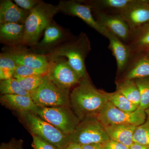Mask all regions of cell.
Returning <instances> with one entry per match:
<instances>
[{
	"label": "cell",
	"instance_id": "obj_20",
	"mask_svg": "<svg viewBox=\"0 0 149 149\" xmlns=\"http://www.w3.org/2000/svg\"><path fill=\"white\" fill-rule=\"evenodd\" d=\"M123 74L120 79L135 80L149 77V58L146 54L135 56Z\"/></svg>",
	"mask_w": 149,
	"mask_h": 149
},
{
	"label": "cell",
	"instance_id": "obj_18",
	"mask_svg": "<svg viewBox=\"0 0 149 149\" xmlns=\"http://www.w3.org/2000/svg\"><path fill=\"white\" fill-rule=\"evenodd\" d=\"M1 103L18 113L29 112L36 114L37 106L31 96L19 95H1Z\"/></svg>",
	"mask_w": 149,
	"mask_h": 149
},
{
	"label": "cell",
	"instance_id": "obj_27",
	"mask_svg": "<svg viewBox=\"0 0 149 149\" xmlns=\"http://www.w3.org/2000/svg\"><path fill=\"white\" fill-rule=\"evenodd\" d=\"M45 76V75H34L29 77H13L17 79L23 89L31 94L42 83Z\"/></svg>",
	"mask_w": 149,
	"mask_h": 149
},
{
	"label": "cell",
	"instance_id": "obj_30",
	"mask_svg": "<svg viewBox=\"0 0 149 149\" xmlns=\"http://www.w3.org/2000/svg\"><path fill=\"white\" fill-rule=\"evenodd\" d=\"M17 64L6 53L0 54V69L9 70L15 72Z\"/></svg>",
	"mask_w": 149,
	"mask_h": 149
},
{
	"label": "cell",
	"instance_id": "obj_29",
	"mask_svg": "<svg viewBox=\"0 0 149 149\" xmlns=\"http://www.w3.org/2000/svg\"><path fill=\"white\" fill-rule=\"evenodd\" d=\"M48 70L37 69L17 64L15 71L13 77H29L34 75H45L47 73Z\"/></svg>",
	"mask_w": 149,
	"mask_h": 149
},
{
	"label": "cell",
	"instance_id": "obj_10",
	"mask_svg": "<svg viewBox=\"0 0 149 149\" xmlns=\"http://www.w3.org/2000/svg\"><path fill=\"white\" fill-rule=\"evenodd\" d=\"M73 37L69 31L53 20L44 31L42 39L31 48L35 53L47 55Z\"/></svg>",
	"mask_w": 149,
	"mask_h": 149
},
{
	"label": "cell",
	"instance_id": "obj_21",
	"mask_svg": "<svg viewBox=\"0 0 149 149\" xmlns=\"http://www.w3.org/2000/svg\"><path fill=\"white\" fill-rule=\"evenodd\" d=\"M128 45L135 56L149 49V22L133 30Z\"/></svg>",
	"mask_w": 149,
	"mask_h": 149
},
{
	"label": "cell",
	"instance_id": "obj_36",
	"mask_svg": "<svg viewBox=\"0 0 149 149\" xmlns=\"http://www.w3.org/2000/svg\"><path fill=\"white\" fill-rule=\"evenodd\" d=\"M65 149H83L82 146L76 143L70 142Z\"/></svg>",
	"mask_w": 149,
	"mask_h": 149
},
{
	"label": "cell",
	"instance_id": "obj_8",
	"mask_svg": "<svg viewBox=\"0 0 149 149\" xmlns=\"http://www.w3.org/2000/svg\"><path fill=\"white\" fill-rule=\"evenodd\" d=\"M69 137L70 142L81 146L104 144L110 140L105 128L95 117L81 120Z\"/></svg>",
	"mask_w": 149,
	"mask_h": 149
},
{
	"label": "cell",
	"instance_id": "obj_39",
	"mask_svg": "<svg viewBox=\"0 0 149 149\" xmlns=\"http://www.w3.org/2000/svg\"><path fill=\"white\" fill-rule=\"evenodd\" d=\"M145 53L146 54V55L148 56V57L149 58V49L148 50V51H146V52Z\"/></svg>",
	"mask_w": 149,
	"mask_h": 149
},
{
	"label": "cell",
	"instance_id": "obj_7",
	"mask_svg": "<svg viewBox=\"0 0 149 149\" xmlns=\"http://www.w3.org/2000/svg\"><path fill=\"white\" fill-rule=\"evenodd\" d=\"M95 118L104 127L118 125L137 127L146 122L147 115L145 110L139 108L131 112L123 111L108 102Z\"/></svg>",
	"mask_w": 149,
	"mask_h": 149
},
{
	"label": "cell",
	"instance_id": "obj_23",
	"mask_svg": "<svg viewBox=\"0 0 149 149\" xmlns=\"http://www.w3.org/2000/svg\"><path fill=\"white\" fill-rule=\"evenodd\" d=\"M116 91L125 96L128 100L139 107L140 94L135 80L119 79L116 82Z\"/></svg>",
	"mask_w": 149,
	"mask_h": 149
},
{
	"label": "cell",
	"instance_id": "obj_34",
	"mask_svg": "<svg viewBox=\"0 0 149 149\" xmlns=\"http://www.w3.org/2000/svg\"><path fill=\"white\" fill-rule=\"evenodd\" d=\"M105 149H129V147L124 144L110 139L104 144Z\"/></svg>",
	"mask_w": 149,
	"mask_h": 149
},
{
	"label": "cell",
	"instance_id": "obj_31",
	"mask_svg": "<svg viewBox=\"0 0 149 149\" xmlns=\"http://www.w3.org/2000/svg\"><path fill=\"white\" fill-rule=\"evenodd\" d=\"M33 138L32 146L34 149H58L53 145L35 135H32Z\"/></svg>",
	"mask_w": 149,
	"mask_h": 149
},
{
	"label": "cell",
	"instance_id": "obj_5",
	"mask_svg": "<svg viewBox=\"0 0 149 149\" xmlns=\"http://www.w3.org/2000/svg\"><path fill=\"white\" fill-rule=\"evenodd\" d=\"M36 114L68 136L80 122L69 107L38 106Z\"/></svg>",
	"mask_w": 149,
	"mask_h": 149
},
{
	"label": "cell",
	"instance_id": "obj_19",
	"mask_svg": "<svg viewBox=\"0 0 149 149\" xmlns=\"http://www.w3.org/2000/svg\"><path fill=\"white\" fill-rule=\"evenodd\" d=\"M24 32V24L14 23L0 24V42L8 47L21 45Z\"/></svg>",
	"mask_w": 149,
	"mask_h": 149
},
{
	"label": "cell",
	"instance_id": "obj_4",
	"mask_svg": "<svg viewBox=\"0 0 149 149\" xmlns=\"http://www.w3.org/2000/svg\"><path fill=\"white\" fill-rule=\"evenodd\" d=\"M32 135L40 137L58 149H65L70 143L67 136L50 123L32 113H18Z\"/></svg>",
	"mask_w": 149,
	"mask_h": 149
},
{
	"label": "cell",
	"instance_id": "obj_28",
	"mask_svg": "<svg viewBox=\"0 0 149 149\" xmlns=\"http://www.w3.org/2000/svg\"><path fill=\"white\" fill-rule=\"evenodd\" d=\"M133 143L149 148V120L136 127L133 138Z\"/></svg>",
	"mask_w": 149,
	"mask_h": 149
},
{
	"label": "cell",
	"instance_id": "obj_33",
	"mask_svg": "<svg viewBox=\"0 0 149 149\" xmlns=\"http://www.w3.org/2000/svg\"><path fill=\"white\" fill-rule=\"evenodd\" d=\"M0 149H23V142L13 139L8 143H2Z\"/></svg>",
	"mask_w": 149,
	"mask_h": 149
},
{
	"label": "cell",
	"instance_id": "obj_17",
	"mask_svg": "<svg viewBox=\"0 0 149 149\" xmlns=\"http://www.w3.org/2000/svg\"><path fill=\"white\" fill-rule=\"evenodd\" d=\"M30 11L24 10L10 0L0 2V24L7 23L24 24Z\"/></svg>",
	"mask_w": 149,
	"mask_h": 149
},
{
	"label": "cell",
	"instance_id": "obj_37",
	"mask_svg": "<svg viewBox=\"0 0 149 149\" xmlns=\"http://www.w3.org/2000/svg\"><path fill=\"white\" fill-rule=\"evenodd\" d=\"M129 149H149V148L148 147L134 143L129 147Z\"/></svg>",
	"mask_w": 149,
	"mask_h": 149
},
{
	"label": "cell",
	"instance_id": "obj_9",
	"mask_svg": "<svg viewBox=\"0 0 149 149\" xmlns=\"http://www.w3.org/2000/svg\"><path fill=\"white\" fill-rule=\"evenodd\" d=\"M47 58L49 65L47 76L49 80L61 88L69 90L80 83L82 78L65 58Z\"/></svg>",
	"mask_w": 149,
	"mask_h": 149
},
{
	"label": "cell",
	"instance_id": "obj_22",
	"mask_svg": "<svg viewBox=\"0 0 149 149\" xmlns=\"http://www.w3.org/2000/svg\"><path fill=\"white\" fill-rule=\"evenodd\" d=\"M110 139L130 147L133 143V138L136 126L118 125L104 127Z\"/></svg>",
	"mask_w": 149,
	"mask_h": 149
},
{
	"label": "cell",
	"instance_id": "obj_14",
	"mask_svg": "<svg viewBox=\"0 0 149 149\" xmlns=\"http://www.w3.org/2000/svg\"><path fill=\"white\" fill-rule=\"evenodd\" d=\"M107 38L109 41V48L116 60L118 73H123L133 61L135 56L128 45L123 42L111 33L109 32Z\"/></svg>",
	"mask_w": 149,
	"mask_h": 149
},
{
	"label": "cell",
	"instance_id": "obj_24",
	"mask_svg": "<svg viewBox=\"0 0 149 149\" xmlns=\"http://www.w3.org/2000/svg\"><path fill=\"white\" fill-rule=\"evenodd\" d=\"M104 93L108 102L121 110L131 112L139 108V107L132 103L125 96L117 91L112 93L104 91Z\"/></svg>",
	"mask_w": 149,
	"mask_h": 149
},
{
	"label": "cell",
	"instance_id": "obj_1",
	"mask_svg": "<svg viewBox=\"0 0 149 149\" xmlns=\"http://www.w3.org/2000/svg\"><path fill=\"white\" fill-rule=\"evenodd\" d=\"M70 100L72 111L80 121L96 117L108 102L104 91L95 88L88 76L72 88Z\"/></svg>",
	"mask_w": 149,
	"mask_h": 149
},
{
	"label": "cell",
	"instance_id": "obj_3",
	"mask_svg": "<svg viewBox=\"0 0 149 149\" xmlns=\"http://www.w3.org/2000/svg\"><path fill=\"white\" fill-rule=\"evenodd\" d=\"M59 12L57 5L42 1L30 11L24 23V32L22 45L32 47L38 43L41 35Z\"/></svg>",
	"mask_w": 149,
	"mask_h": 149
},
{
	"label": "cell",
	"instance_id": "obj_38",
	"mask_svg": "<svg viewBox=\"0 0 149 149\" xmlns=\"http://www.w3.org/2000/svg\"><path fill=\"white\" fill-rule=\"evenodd\" d=\"M147 115V120H149V108L145 110Z\"/></svg>",
	"mask_w": 149,
	"mask_h": 149
},
{
	"label": "cell",
	"instance_id": "obj_16",
	"mask_svg": "<svg viewBox=\"0 0 149 149\" xmlns=\"http://www.w3.org/2000/svg\"><path fill=\"white\" fill-rule=\"evenodd\" d=\"M120 15L133 31L149 22V1L141 0Z\"/></svg>",
	"mask_w": 149,
	"mask_h": 149
},
{
	"label": "cell",
	"instance_id": "obj_11",
	"mask_svg": "<svg viewBox=\"0 0 149 149\" xmlns=\"http://www.w3.org/2000/svg\"><path fill=\"white\" fill-rule=\"evenodd\" d=\"M57 6L59 11L66 15L77 17L101 35L107 37L109 32L96 21L91 7L83 1L62 0Z\"/></svg>",
	"mask_w": 149,
	"mask_h": 149
},
{
	"label": "cell",
	"instance_id": "obj_15",
	"mask_svg": "<svg viewBox=\"0 0 149 149\" xmlns=\"http://www.w3.org/2000/svg\"><path fill=\"white\" fill-rule=\"evenodd\" d=\"M141 0H90L83 1L91 7L92 12L109 14H121Z\"/></svg>",
	"mask_w": 149,
	"mask_h": 149
},
{
	"label": "cell",
	"instance_id": "obj_35",
	"mask_svg": "<svg viewBox=\"0 0 149 149\" xmlns=\"http://www.w3.org/2000/svg\"><path fill=\"white\" fill-rule=\"evenodd\" d=\"M83 149H105L104 144H91L82 146Z\"/></svg>",
	"mask_w": 149,
	"mask_h": 149
},
{
	"label": "cell",
	"instance_id": "obj_26",
	"mask_svg": "<svg viewBox=\"0 0 149 149\" xmlns=\"http://www.w3.org/2000/svg\"><path fill=\"white\" fill-rule=\"evenodd\" d=\"M134 80L140 94V102L139 108L146 110L149 108V77Z\"/></svg>",
	"mask_w": 149,
	"mask_h": 149
},
{
	"label": "cell",
	"instance_id": "obj_2",
	"mask_svg": "<svg viewBox=\"0 0 149 149\" xmlns=\"http://www.w3.org/2000/svg\"><path fill=\"white\" fill-rule=\"evenodd\" d=\"M91 50L88 35L81 32L46 56L48 58H65L72 69L83 78L88 76L85 60Z\"/></svg>",
	"mask_w": 149,
	"mask_h": 149
},
{
	"label": "cell",
	"instance_id": "obj_6",
	"mask_svg": "<svg viewBox=\"0 0 149 149\" xmlns=\"http://www.w3.org/2000/svg\"><path fill=\"white\" fill-rule=\"evenodd\" d=\"M70 90L65 89L52 82L45 75L44 81L36 91L31 94V98L37 106L70 107Z\"/></svg>",
	"mask_w": 149,
	"mask_h": 149
},
{
	"label": "cell",
	"instance_id": "obj_12",
	"mask_svg": "<svg viewBox=\"0 0 149 149\" xmlns=\"http://www.w3.org/2000/svg\"><path fill=\"white\" fill-rule=\"evenodd\" d=\"M93 13L96 21L103 28L123 42L129 44L133 31L120 14H109L99 12H94Z\"/></svg>",
	"mask_w": 149,
	"mask_h": 149
},
{
	"label": "cell",
	"instance_id": "obj_32",
	"mask_svg": "<svg viewBox=\"0 0 149 149\" xmlns=\"http://www.w3.org/2000/svg\"><path fill=\"white\" fill-rule=\"evenodd\" d=\"M15 3L19 8L31 11L42 1L40 0H14Z\"/></svg>",
	"mask_w": 149,
	"mask_h": 149
},
{
	"label": "cell",
	"instance_id": "obj_13",
	"mask_svg": "<svg viewBox=\"0 0 149 149\" xmlns=\"http://www.w3.org/2000/svg\"><path fill=\"white\" fill-rule=\"evenodd\" d=\"M22 46L8 47L3 52L9 56L17 64L48 70L49 62L47 56L35 53Z\"/></svg>",
	"mask_w": 149,
	"mask_h": 149
},
{
	"label": "cell",
	"instance_id": "obj_25",
	"mask_svg": "<svg viewBox=\"0 0 149 149\" xmlns=\"http://www.w3.org/2000/svg\"><path fill=\"white\" fill-rule=\"evenodd\" d=\"M0 92L1 95L31 96V94L23 89L17 79L14 77L8 80H1Z\"/></svg>",
	"mask_w": 149,
	"mask_h": 149
}]
</instances>
